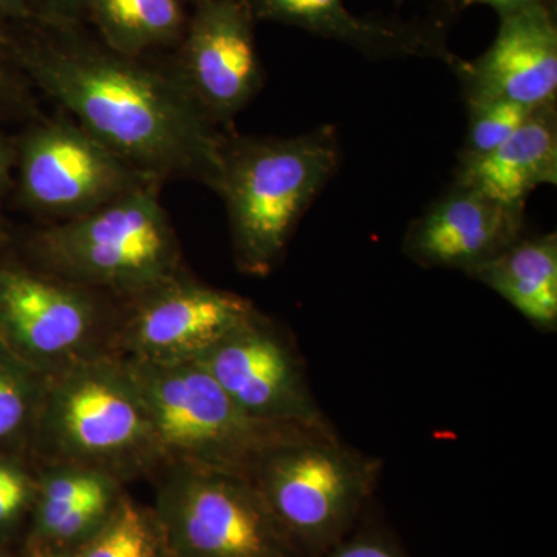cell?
<instances>
[{"label":"cell","instance_id":"cell-1","mask_svg":"<svg viewBox=\"0 0 557 557\" xmlns=\"http://www.w3.org/2000/svg\"><path fill=\"white\" fill-rule=\"evenodd\" d=\"M5 36L20 72L134 170L218 193L228 137L177 73L81 38L78 28L32 24Z\"/></svg>","mask_w":557,"mask_h":557},{"label":"cell","instance_id":"cell-4","mask_svg":"<svg viewBox=\"0 0 557 557\" xmlns=\"http://www.w3.org/2000/svg\"><path fill=\"white\" fill-rule=\"evenodd\" d=\"M160 185L149 180L89 214L40 231L33 240L40 265L70 284L129 299L182 276V251Z\"/></svg>","mask_w":557,"mask_h":557},{"label":"cell","instance_id":"cell-5","mask_svg":"<svg viewBox=\"0 0 557 557\" xmlns=\"http://www.w3.org/2000/svg\"><path fill=\"white\" fill-rule=\"evenodd\" d=\"M126 362L148 409L160 468L211 469L249 479L277 446L310 432H329L255 420L199 362Z\"/></svg>","mask_w":557,"mask_h":557},{"label":"cell","instance_id":"cell-29","mask_svg":"<svg viewBox=\"0 0 557 557\" xmlns=\"http://www.w3.org/2000/svg\"><path fill=\"white\" fill-rule=\"evenodd\" d=\"M30 557H76V549H36Z\"/></svg>","mask_w":557,"mask_h":557},{"label":"cell","instance_id":"cell-20","mask_svg":"<svg viewBox=\"0 0 557 557\" xmlns=\"http://www.w3.org/2000/svg\"><path fill=\"white\" fill-rule=\"evenodd\" d=\"M47 380L0 339V446L32 440Z\"/></svg>","mask_w":557,"mask_h":557},{"label":"cell","instance_id":"cell-2","mask_svg":"<svg viewBox=\"0 0 557 557\" xmlns=\"http://www.w3.org/2000/svg\"><path fill=\"white\" fill-rule=\"evenodd\" d=\"M343 149L333 126L284 138H230L218 194L228 212L242 273L276 269L313 201L339 170Z\"/></svg>","mask_w":557,"mask_h":557},{"label":"cell","instance_id":"cell-12","mask_svg":"<svg viewBox=\"0 0 557 557\" xmlns=\"http://www.w3.org/2000/svg\"><path fill=\"white\" fill-rule=\"evenodd\" d=\"M256 21L248 0H197L178 44L174 72L218 126L262 89Z\"/></svg>","mask_w":557,"mask_h":557},{"label":"cell","instance_id":"cell-11","mask_svg":"<svg viewBox=\"0 0 557 557\" xmlns=\"http://www.w3.org/2000/svg\"><path fill=\"white\" fill-rule=\"evenodd\" d=\"M255 311L251 300L182 274L131 299L113 322L109 351L143 364L197 361Z\"/></svg>","mask_w":557,"mask_h":557},{"label":"cell","instance_id":"cell-17","mask_svg":"<svg viewBox=\"0 0 557 557\" xmlns=\"http://www.w3.org/2000/svg\"><path fill=\"white\" fill-rule=\"evenodd\" d=\"M545 333L557 329V236H522L468 274Z\"/></svg>","mask_w":557,"mask_h":557},{"label":"cell","instance_id":"cell-14","mask_svg":"<svg viewBox=\"0 0 557 557\" xmlns=\"http://www.w3.org/2000/svg\"><path fill=\"white\" fill-rule=\"evenodd\" d=\"M527 207H509L453 185L410 223L403 252L423 269L471 273L523 236Z\"/></svg>","mask_w":557,"mask_h":557},{"label":"cell","instance_id":"cell-21","mask_svg":"<svg viewBox=\"0 0 557 557\" xmlns=\"http://www.w3.org/2000/svg\"><path fill=\"white\" fill-rule=\"evenodd\" d=\"M468 127L458 161L485 157L500 148L536 109L509 101H467Z\"/></svg>","mask_w":557,"mask_h":557},{"label":"cell","instance_id":"cell-28","mask_svg":"<svg viewBox=\"0 0 557 557\" xmlns=\"http://www.w3.org/2000/svg\"><path fill=\"white\" fill-rule=\"evenodd\" d=\"M16 161V149L0 134V200L10 188L11 171Z\"/></svg>","mask_w":557,"mask_h":557},{"label":"cell","instance_id":"cell-19","mask_svg":"<svg viewBox=\"0 0 557 557\" xmlns=\"http://www.w3.org/2000/svg\"><path fill=\"white\" fill-rule=\"evenodd\" d=\"M76 557H172L152 507L124 493L100 530L87 539Z\"/></svg>","mask_w":557,"mask_h":557},{"label":"cell","instance_id":"cell-27","mask_svg":"<svg viewBox=\"0 0 557 557\" xmlns=\"http://www.w3.org/2000/svg\"><path fill=\"white\" fill-rule=\"evenodd\" d=\"M553 0H460L463 9L467 7L485 5L493 9L498 17L507 16V14L518 13L520 10L530 9V7L542 5L548 3L552 5Z\"/></svg>","mask_w":557,"mask_h":557},{"label":"cell","instance_id":"cell-24","mask_svg":"<svg viewBox=\"0 0 557 557\" xmlns=\"http://www.w3.org/2000/svg\"><path fill=\"white\" fill-rule=\"evenodd\" d=\"M35 22L50 28H79L87 20L89 0H33Z\"/></svg>","mask_w":557,"mask_h":557},{"label":"cell","instance_id":"cell-7","mask_svg":"<svg viewBox=\"0 0 557 557\" xmlns=\"http://www.w3.org/2000/svg\"><path fill=\"white\" fill-rule=\"evenodd\" d=\"M161 469L152 508L172 557H302L251 480L211 469Z\"/></svg>","mask_w":557,"mask_h":557},{"label":"cell","instance_id":"cell-13","mask_svg":"<svg viewBox=\"0 0 557 557\" xmlns=\"http://www.w3.org/2000/svg\"><path fill=\"white\" fill-rule=\"evenodd\" d=\"M498 30L475 60L453 61L467 101H509L537 109L557 102V25L548 3L498 17Z\"/></svg>","mask_w":557,"mask_h":557},{"label":"cell","instance_id":"cell-18","mask_svg":"<svg viewBox=\"0 0 557 557\" xmlns=\"http://www.w3.org/2000/svg\"><path fill=\"white\" fill-rule=\"evenodd\" d=\"M186 0H89L87 20L102 44L123 57L141 58L157 49L178 46L189 16Z\"/></svg>","mask_w":557,"mask_h":557},{"label":"cell","instance_id":"cell-23","mask_svg":"<svg viewBox=\"0 0 557 557\" xmlns=\"http://www.w3.org/2000/svg\"><path fill=\"white\" fill-rule=\"evenodd\" d=\"M317 557H410L391 531L379 525H357L338 544Z\"/></svg>","mask_w":557,"mask_h":557},{"label":"cell","instance_id":"cell-3","mask_svg":"<svg viewBox=\"0 0 557 557\" xmlns=\"http://www.w3.org/2000/svg\"><path fill=\"white\" fill-rule=\"evenodd\" d=\"M30 442L44 465L100 469L124 483L160 468L141 391L110 351L50 373Z\"/></svg>","mask_w":557,"mask_h":557},{"label":"cell","instance_id":"cell-26","mask_svg":"<svg viewBox=\"0 0 557 557\" xmlns=\"http://www.w3.org/2000/svg\"><path fill=\"white\" fill-rule=\"evenodd\" d=\"M33 22V0H0V33L21 30Z\"/></svg>","mask_w":557,"mask_h":557},{"label":"cell","instance_id":"cell-6","mask_svg":"<svg viewBox=\"0 0 557 557\" xmlns=\"http://www.w3.org/2000/svg\"><path fill=\"white\" fill-rule=\"evenodd\" d=\"M381 471L335 431L310 432L267 454L249 480L299 555L317 557L358 525Z\"/></svg>","mask_w":557,"mask_h":557},{"label":"cell","instance_id":"cell-15","mask_svg":"<svg viewBox=\"0 0 557 557\" xmlns=\"http://www.w3.org/2000/svg\"><path fill=\"white\" fill-rule=\"evenodd\" d=\"M256 20L281 22L311 35L346 44L372 58L456 60L442 25L375 21L355 16L346 0H248Z\"/></svg>","mask_w":557,"mask_h":557},{"label":"cell","instance_id":"cell-25","mask_svg":"<svg viewBox=\"0 0 557 557\" xmlns=\"http://www.w3.org/2000/svg\"><path fill=\"white\" fill-rule=\"evenodd\" d=\"M9 50V39L0 33V110H14L24 106V91L20 84V76Z\"/></svg>","mask_w":557,"mask_h":557},{"label":"cell","instance_id":"cell-30","mask_svg":"<svg viewBox=\"0 0 557 557\" xmlns=\"http://www.w3.org/2000/svg\"><path fill=\"white\" fill-rule=\"evenodd\" d=\"M190 2L196 3V2H197V0H190Z\"/></svg>","mask_w":557,"mask_h":557},{"label":"cell","instance_id":"cell-10","mask_svg":"<svg viewBox=\"0 0 557 557\" xmlns=\"http://www.w3.org/2000/svg\"><path fill=\"white\" fill-rule=\"evenodd\" d=\"M112 325L94 289L0 269V339L47 375L109 351Z\"/></svg>","mask_w":557,"mask_h":557},{"label":"cell","instance_id":"cell-9","mask_svg":"<svg viewBox=\"0 0 557 557\" xmlns=\"http://www.w3.org/2000/svg\"><path fill=\"white\" fill-rule=\"evenodd\" d=\"M196 362L237 408L263 423L333 431L281 329L256 310Z\"/></svg>","mask_w":557,"mask_h":557},{"label":"cell","instance_id":"cell-22","mask_svg":"<svg viewBox=\"0 0 557 557\" xmlns=\"http://www.w3.org/2000/svg\"><path fill=\"white\" fill-rule=\"evenodd\" d=\"M38 478L13 461L0 460V527L9 525L35 505Z\"/></svg>","mask_w":557,"mask_h":557},{"label":"cell","instance_id":"cell-8","mask_svg":"<svg viewBox=\"0 0 557 557\" xmlns=\"http://www.w3.org/2000/svg\"><path fill=\"white\" fill-rule=\"evenodd\" d=\"M20 197L47 218L72 220L89 214L149 182L78 123L49 120L35 124L16 149Z\"/></svg>","mask_w":557,"mask_h":557},{"label":"cell","instance_id":"cell-16","mask_svg":"<svg viewBox=\"0 0 557 557\" xmlns=\"http://www.w3.org/2000/svg\"><path fill=\"white\" fill-rule=\"evenodd\" d=\"M454 185L509 207H527L534 189L556 186V102L534 110L500 148L480 159L458 161Z\"/></svg>","mask_w":557,"mask_h":557}]
</instances>
